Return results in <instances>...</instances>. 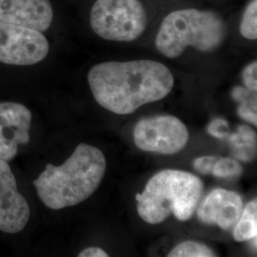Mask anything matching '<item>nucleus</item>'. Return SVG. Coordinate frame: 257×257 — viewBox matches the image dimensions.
Returning <instances> with one entry per match:
<instances>
[{
	"label": "nucleus",
	"instance_id": "1",
	"mask_svg": "<svg viewBox=\"0 0 257 257\" xmlns=\"http://www.w3.org/2000/svg\"><path fill=\"white\" fill-rule=\"evenodd\" d=\"M88 82L100 106L124 115L165 98L174 88L175 78L158 61H109L93 66Z\"/></svg>",
	"mask_w": 257,
	"mask_h": 257
},
{
	"label": "nucleus",
	"instance_id": "2",
	"mask_svg": "<svg viewBox=\"0 0 257 257\" xmlns=\"http://www.w3.org/2000/svg\"><path fill=\"white\" fill-rule=\"evenodd\" d=\"M106 169L107 161L101 151L82 143L62 165L48 164L34 185L45 206L61 210L78 205L93 194Z\"/></svg>",
	"mask_w": 257,
	"mask_h": 257
},
{
	"label": "nucleus",
	"instance_id": "3",
	"mask_svg": "<svg viewBox=\"0 0 257 257\" xmlns=\"http://www.w3.org/2000/svg\"><path fill=\"white\" fill-rule=\"evenodd\" d=\"M204 185L193 174L164 170L154 175L141 193H138V212L149 224H159L170 215L179 221L193 217L201 200Z\"/></svg>",
	"mask_w": 257,
	"mask_h": 257
},
{
	"label": "nucleus",
	"instance_id": "4",
	"mask_svg": "<svg viewBox=\"0 0 257 257\" xmlns=\"http://www.w3.org/2000/svg\"><path fill=\"white\" fill-rule=\"evenodd\" d=\"M227 37L223 18L213 11L177 10L163 19L156 35V49L168 58H177L188 47L204 53L215 51Z\"/></svg>",
	"mask_w": 257,
	"mask_h": 257
},
{
	"label": "nucleus",
	"instance_id": "5",
	"mask_svg": "<svg viewBox=\"0 0 257 257\" xmlns=\"http://www.w3.org/2000/svg\"><path fill=\"white\" fill-rule=\"evenodd\" d=\"M90 21L92 31L103 39L131 42L145 33L147 11L140 0H96Z\"/></svg>",
	"mask_w": 257,
	"mask_h": 257
},
{
	"label": "nucleus",
	"instance_id": "6",
	"mask_svg": "<svg viewBox=\"0 0 257 257\" xmlns=\"http://www.w3.org/2000/svg\"><path fill=\"white\" fill-rule=\"evenodd\" d=\"M137 147L144 152L175 155L189 141V132L183 122L173 115H157L140 120L134 131Z\"/></svg>",
	"mask_w": 257,
	"mask_h": 257
},
{
	"label": "nucleus",
	"instance_id": "7",
	"mask_svg": "<svg viewBox=\"0 0 257 257\" xmlns=\"http://www.w3.org/2000/svg\"><path fill=\"white\" fill-rule=\"evenodd\" d=\"M49 49V42L41 32L0 20L1 63L37 64L46 57Z\"/></svg>",
	"mask_w": 257,
	"mask_h": 257
},
{
	"label": "nucleus",
	"instance_id": "8",
	"mask_svg": "<svg viewBox=\"0 0 257 257\" xmlns=\"http://www.w3.org/2000/svg\"><path fill=\"white\" fill-rule=\"evenodd\" d=\"M31 211L19 193L16 176L7 161L0 160V230L17 233L26 227Z\"/></svg>",
	"mask_w": 257,
	"mask_h": 257
},
{
	"label": "nucleus",
	"instance_id": "9",
	"mask_svg": "<svg viewBox=\"0 0 257 257\" xmlns=\"http://www.w3.org/2000/svg\"><path fill=\"white\" fill-rule=\"evenodd\" d=\"M32 112L16 102H0V160L10 161L18 154L19 145L30 141Z\"/></svg>",
	"mask_w": 257,
	"mask_h": 257
},
{
	"label": "nucleus",
	"instance_id": "10",
	"mask_svg": "<svg viewBox=\"0 0 257 257\" xmlns=\"http://www.w3.org/2000/svg\"><path fill=\"white\" fill-rule=\"evenodd\" d=\"M199 203L195 211L198 219L204 224L217 225L223 230L233 228L244 208L238 193L225 189L212 190Z\"/></svg>",
	"mask_w": 257,
	"mask_h": 257
},
{
	"label": "nucleus",
	"instance_id": "11",
	"mask_svg": "<svg viewBox=\"0 0 257 257\" xmlns=\"http://www.w3.org/2000/svg\"><path fill=\"white\" fill-rule=\"evenodd\" d=\"M54 11L50 0H0V20L45 32L51 27Z\"/></svg>",
	"mask_w": 257,
	"mask_h": 257
},
{
	"label": "nucleus",
	"instance_id": "12",
	"mask_svg": "<svg viewBox=\"0 0 257 257\" xmlns=\"http://www.w3.org/2000/svg\"><path fill=\"white\" fill-rule=\"evenodd\" d=\"M233 156L244 162H250L256 156V133L248 125H240L228 137Z\"/></svg>",
	"mask_w": 257,
	"mask_h": 257
},
{
	"label": "nucleus",
	"instance_id": "13",
	"mask_svg": "<svg viewBox=\"0 0 257 257\" xmlns=\"http://www.w3.org/2000/svg\"><path fill=\"white\" fill-rule=\"evenodd\" d=\"M233 237L237 242L250 241L257 237V201L248 202L233 226Z\"/></svg>",
	"mask_w": 257,
	"mask_h": 257
},
{
	"label": "nucleus",
	"instance_id": "14",
	"mask_svg": "<svg viewBox=\"0 0 257 257\" xmlns=\"http://www.w3.org/2000/svg\"><path fill=\"white\" fill-rule=\"evenodd\" d=\"M169 257H213L214 251L207 245L196 241H185L173 248Z\"/></svg>",
	"mask_w": 257,
	"mask_h": 257
},
{
	"label": "nucleus",
	"instance_id": "15",
	"mask_svg": "<svg viewBox=\"0 0 257 257\" xmlns=\"http://www.w3.org/2000/svg\"><path fill=\"white\" fill-rule=\"evenodd\" d=\"M243 173V167L237 160L230 157H218L211 174L218 178H234Z\"/></svg>",
	"mask_w": 257,
	"mask_h": 257
},
{
	"label": "nucleus",
	"instance_id": "16",
	"mask_svg": "<svg viewBox=\"0 0 257 257\" xmlns=\"http://www.w3.org/2000/svg\"><path fill=\"white\" fill-rule=\"evenodd\" d=\"M240 33L249 40L257 38V0H251L244 12L240 24Z\"/></svg>",
	"mask_w": 257,
	"mask_h": 257
},
{
	"label": "nucleus",
	"instance_id": "17",
	"mask_svg": "<svg viewBox=\"0 0 257 257\" xmlns=\"http://www.w3.org/2000/svg\"><path fill=\"white\" fill-rule=\"evenodd\" d=\"M256 92H252L247 98L239 102L237 113L245 121L254 126L257 125Z\"/></svg>",
	"mask_w": 257,
	"mask_h": 257
},
{
	"label": "nucleus",
	"instance_id": "18",
	"mask_svg": "<svg viewBox=\"0 0 257 257\" xmlns=\"http://www.w3.org/2000/svg\"><path fill=\"white\" fill-rule=\"evenodd\" d=\"M207 131L211 137L217 138V139H225V138H228L230 135L229 123L227 120L223 119V118H215V119L212 120L209 124Z\"/></svg>",
	"mask_w": 257,
	"mask_h": 257
},
{
	"label": "nucleus",
	"instance_id": "19",
	"mask_svg": "<svg viewBox=\"0 0 257 257\" xmlns=\"http://www.w3.org/2000/svg\"><path fill=\"white\" fill-rule=\"evenodd\" d=\"M243 83L245 87L251 91L256 92L257 91V62L252 61L244 69L242 74Z\"/></svg>",
	"mask_w": 257,
	"mask_h": 257
},
{
	"label": "nucleus",
	"instance_id": "20",
	"mask_svg": "<svg viewBox=\"0 0 257 257\" xmlns=\"http://www.w3.org/2000/svg\"><path fill=\"white\" fill-rule=\"evenodd\" d=\"M218 157L214 156H201L193 161V168L195 171L202 175L211 174L213 165Z\"/></svg>",
	"mask_w": 257,
	"mask_h": 257
},
{
	"label": "nucleus",
	"instance_id": "21",
	"mask_svg": "<svg viewBox=\"0 0 257 257\" xmlns=\"http://www.w3.org/2000/svg\"><path fill=\"white\" fill-rule=\"evenodd\" d=\"M79 257H108L109 254L101 248L90 247L85 248L79 254Z\"/></svg>",
	"mask_w": 257,
	"mask_h": 257
}]
</instances>
